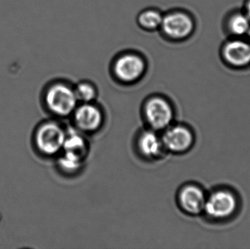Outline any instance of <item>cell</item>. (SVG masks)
<instances>
[{
	"label": "cell",
	"instance_id": "obj_3",
	"mask_svg": "<svg viewBox=\"0 0 250 249\" xmlns=\"http://www.w3.org/2000/svg\"><path fill=\"white\" fill-rule=\"evenodd\" d=\"M66 133L67 132L57 123H44L35 133L37 149L46 156L58 154L62 152Z\"/></svg>",
	"mask_w": 250,
	"mask_h": 249
},
{
	"label": "cell",
	"instance_id": "obj_5",
	"mask_svg": "<svg viewBox=\"0 0 250 249\" xmlns=\"http://www.w3.org/2000/svg\"><path fill=\"white\" fill-rule=\"evenodd\" d=\"M165 150L174 153H184L190 150L195 143V134L189 127L183 124L170 125L162 135Z\"/></svg>",
	"mask_w": 250,
	"mask_h": 249
},
{
	"label": "cell",
	"instance_id": "obj_7",
	"mask_svg": "<svg viewBox=\"0 0 250 249\" xmlns=\"http://www.w3.org/2000/svg\"><path fill=\"white\" fill-rule=\"evenodd\" d=\"M207 197V193L201 185L190 183L183 186L179 190L178 203L187 214L198 216L204 211Z\"/></svg>",
	"mask_w": 250,
	"mask_h": 249
},
{
	"label": "cell",
	"instance_id": "obj_15",
	"mask_svg": "<svg viewBox=\"0 0 250 249\" xmlns=\"http://www.w3.org/2000/svg\"><path fill=\"white\" fill-rule=\"evenodd\" d=\"M163 15L156 10H146L140 13L138 22L141 27L148 30H154L160 28Z\"/></svg>",
	"mask_w": 250,
	"mask_h": 249
},
{
	"label": "cell",
	"instance_id": "obj_17",
	"mask_svg": "<svg viewBox=\"0 0 250 249\" xmlns=\"http://www.w3.org/2000/svg\"><path fill=\"white\" fill-rule=\"evenodd\" d=\"M245 12L248 14V16H249L250 19V0H248L246 4H245Z\"/></svg>",
	"mask_w": 250,
	"mask_h": 249
},
{
	"label": "cell",
	"instance_id": "obj_16",
	"mask_svg": "<svg viewBox=\"0 0 250 249\" xmlns=\"http://www.w3.org/2000/svg\"><path fill=\"white\" fill-rule=\"evenodd\" d=\"M79 102L90 103L97 96V90L93 85L88 82H81L74 89Z\"/></svg>",
	"mask_w": 250,
	"mask_h": 249
},
{
	"label": "cell",
	"instance_id": "obj_10",
	"mask_svg": "<svg viewBox=\"0 0 250 249\" xmlns=\"http://www.w3.org/2000/svg\"><path fill=\"white\" fill-rule=\"evenodd\" d=\"M145 70V62L139 56L125 54L114 64V73L119 80L132 83L139 79Z\"/></svg>",
	"mask_w": 250,
	"mask_h": 249
},
{
	"label": "cell",
	"instance_id": "obj_18",
	"mask_svg": "<svg viewBox=\"0 0 250 249\" xmlns=\"http://www.w3.org/2000/svg\"><path fill=\"white\" fill-rule=\"evenodd\" d=\"M248 36H249V38H250V31L249 34H248Z\"/></svg>",
	"mask_w": 250,
	"mask_h": 249
},
{
	"label": "cell",
	"instance_id": "obj_1",
	"mask_svg": "<svg viewBox=\"0 0 250 249\" xmlns=\"http://www.w3.org/2000/svg\"><path fill=\"white\" fill-rule=\"evenodd\" d=\"M241 209V199L236 190L220 186L207 193L202 214L212 223L223 224L233 220Z\"/></svg>",
	"mask_w": 250,
	"mask_h": 249
},
{
	"label": "cell",
	"instance_id": "obj_6",
	"mask_svg": "<svg viewBox=\"0 0 250 249\" xmlns=\"http://www.w3.org/2000/svg\"><path fill=\"white\" fill-rule=\"evenodd\" d=\"M162 30L165 35L173 39L189 38L195 29L193 19L188 13L172 12L163 16Z\"/></svg>",
	"mask_w": 250,
	"mask_h": 249
},
{
	"label": "cell",
	"instance_id": "obj_2",
	"mask_svg": "<svg viewBox=\"0 0 250 249\" xmlns=\"http://www.w3.org/2000/svg\"><path fill=\"white\" fill-rule=\"evenodd\" d=\"M45 102L48 109L54 115L65 117L74 113L79 100L74 89L64 83H56L47 89Z\"/></svg>",
	"mask_w": 250,
	"mask_h": 249
},
{
	"label": "cell",
	"instance_id": "obj_9",
	"mask_svg": "<svg viewBox=\"0 0 250 249\" xmlns=\"http://www.w3.org/2000/svg\"><path fill=\"white\" fill-rule=\"evenodd\" d=\"M73 114L76 127L84 133L97 131L104 122L102 111L92 102L78 105Z\"/></svg>",
	"mask_w": 250,
	"mask_h": 249
},
{
	"label": "cell",
	"instance_id": "obj_4",
	"mask_svg": "<svg viewBox=\"0 0 250 249\" xmlns=\"http://www.w3.org/2000/svg\"><path fill=\"white\" fill-rule=\"evenodd\" d=\"M144 113L147 124L154 131L166 130L174 118L173 107L161 96L150 98L144 105Z\"/></svg>",
	"mask_w": 250,
	"mask_h": 249
},
{
	"label": "cell",
	"instance_id": "obj_8",
	"mask_svg": "<svg viewBox=\"0 0 250 249\" xmlns=\"http://www.w3.org/2000/svg\"><path fill=\"white\" fill-rule=\"evenodd\" d=\"M223 61L230 67L242 69L250 65V42L242 38H232L221 48Z\"/></svg>",
	"mask_w": 250,
	"mask_h": 249
},
{
	"label": "cell",
	"instance_id": "obj_11",
	"mask_svg": "<svg viewBox=\"0 0 250 249\" xmlns=\"http://www.w3.org/2000/svg\"><path fill=\"white\" fill-rule=\"evenodd\" d=\"M137 143L140 153L148 159L159 157L165 150L162 137L153 130L142 132Z\"/></svg>",
	"mask_w": 250,
	"mask_h": 249
},
{
	"label": "cell",
	"instance_id": "obj_12",
	"mask_svg": "<svg viewBox=\"0 0 250 249\" xmlns=\"http://www.w3.org/2000/svg\"><path fill=\"white\" fill-rule=\"evenodd\" d=\"M226 28L233 38H243L250 31V17L245 10L233 12L226 19Z\"/></svg>",
	"mask_w": 250,
	"mask_h": 249
},
{
	"label": "cell",
	"instance_id": "obj_13",
	"mask_svg": "<svg viewBox=\"0 0 250 249\" xmlns=\"http://www.w3.org/2000/svg\"><path fill=\"white\" fill-rule=\"evenodd\" d=\"M63 151L73 152L86 157L87 153V145L84 137L77 132L71 130L66 133Z\"/></svg>",
	"mask_w": 250,
	"mask_h": 249
},
{
	"label": "cell",
	"instance_id": "obj_14",
	"mask_svg": "<svg viewBox=\"0 0 250 249\" xmlns=\"http://www.w3.org/2000/svg\"><path fill=\"white\" fill-rule=\"evenodd\" d=\"M84 158L77 153L63 151L58 159L59 168L66 173H74L83 166Z\"/></svg>",
	"mask_w": 250,
	"mask_h": 249
}]
</instances>
